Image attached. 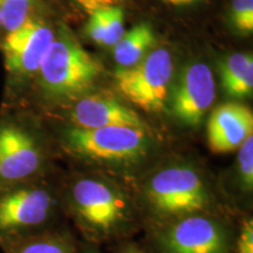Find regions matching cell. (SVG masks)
<instances>
[{
  "label": "cell",
  "instance_id": "9",
  "mask_svg": "<svg viewBox=\"0 0 253 253\" xmlns=\"http://www.w3.org/2000/svg\"><path fill=\"white\" fill-rule=\"evenodd\" d=\"M216 97V84L211 69L195 62L181 73L168 102L173 115L182 123L196 126L202 122Z\"/></svg>",
  "mask_w": 253,
  "mask_h": 253
},
{
  "label": "cell",
  "instance_id": "20",
  "mask_svg": "<svg viewBox=\"0 0 253 253\" xmlns=\"http://www.w3.org/2000/svg\"><path fill=\"white\" fill-rule=\"evenodd\" d=\"M90 18L87 25V33L91 40L97 45L103 46L104 39V26H103V19L101 14L100 8L96 11L90 12Z\"/></svg>",
  "mask_w": 253,
  "mask_h": 253
},
{
  "label": "cell",
  "instance_id": "22",
  "mask_svg": "<svg viewBox=\"0 0 253 253\" xmlns=\"http://www.w3.org/2000/svg\"><path fill=\"white\" fill-rule=\"evenodd\" d=\"M78 5H80L82 8L86 9L88 13L96 11L99 8L108 7V6L118 5L123 0H74Z\"/></svg>",
  "mask_w": 253,
  "mask_h": 253
},
{
  "label": "cell",
  "instance_id": "14",
  "mask_svg": "<svg viewBox=\"0 0 253 253\" xmlns=\"http://www.w3.org/2000/svg\"><path fill=\"white\" fill-rule=\"evenodd\" d=\"M156 38L149 25L142 23L136 25L130 31L125 32L121 39L113 46L115 61L121 68H129L137 65L149 54Z\"/></svg>",
  "mask_w": 253,
  "mask_h": 253
},
{
  "label": "cell",
  "instance_id": "10",
  "mask_svg": "<svg viewBox=\"0 0 253 253\" xmlns=\"http://www.w3.org/2000/svg\"><path fill=\"white\" fill-rule=\"evenodd\" d=\"M169 253H226L225 231L211 218L196 213L179 218L161 235Z\"/></svg>",
  "mask_w": 253,
  "mask_h": 253
},
{
  "label": "cell",
  "instance_id": "7",
  "mask_svg": "<svg viewBox=\"0 0 253 253\" xmlns=\"http://www.w3.org/2000/svg\"><path fill=\"white\" fill-rule=\"evenodd\" d=\"M47 155L38 135L15 120L0 121V189L42 178Z\"/></svg>",
  "mask_w": 253,
  "mask_h": 253
},
{
  "label": "cell",
  "instance_id": "3",
  "mask_svg": "<svg viewBox=\"0 0 253 253\" xmlns=\"http://www.w3.org/2000/svg\"><path fill=\"white\" fill-rule=\"evenodd\" d=\"M151 209L164 218L191 216L209 205L208 186L195 168L175 164L154 173L145 186Z\"/></svg>",
  "mask_w": 253,
  "mask_h": 253
},
{
  "label": "cell",
  "instance_id": "17",
  "mask_svg": "<svg viewBox=\"0 0 253 253\" xmlns=\"http://www.w3.org/2000/svg\"><path fill=\"white\" fill-rule=\"evenodd\" d=\"M104 26V47H113L125 34V12L118 5L100 8Z\"/></svg>",
  "mask_w": 253,
  "mask_h": 253
},
{
  "label": "cell",
  "instance_id": "11",
  "mask_svg": "<svg viewBox=\"0 0 253 253\" xmlns=\"http://www.w3.org/2000/svg\"><path fill=\"white\" fill-rule=\"evenodd\" d=\"M253 132V114L244 104L230 102L217 107L208 122V142L216 154L238 149Z\"/></svg>",
  "mask_w": 253,
  "mask_h": 253
},
{
  "label": "cell",
  "instance_id": "15",
  "mask_svg": "<svg viewBox=\"0 0 253 253\" xmlns=\"http://www.w3.org/2000/svg\"><path fill=\"white\" fill-rule=\"evenodd\" d=\"M6 253H72L68 243L48 232H36L0 242Z\"/></svg>",
  "mask_w": 253,
  "mask_h": 253
},
{
  "label": "cell",
  "instance_id": "6",
  "mask_svg": "<svg viewBox=\"0 0 253 253\" xmlns=\"http://www.w3.org/2000/svg\"><path fill=\"white\" fill-rule=\"evenodd\" d=\"M172 72L169 50L157 48L137 65L118 69L115 84L122 96L134 106L148 113H160L168 102Z\"/></svg>",
  "mask_w": 253,
  "mask_h": 253
},
{
  "label": "cell",
  "instance_id": "8",
  "mask_svg": "<svg viewBox=\"0 0 253 253\" xmlns=\"http://www.w3.org/2000/svg\"><path fill=\"white\" fill-rule=\"evenodd\" d=\"M54 38V32L48 25L30 18L20 27L8 32L2 41L5 68L19 78L36 74Z\"/></svg>",
  "mask_w": 253,
  "mask_h": 253
},
{
  "label": "cell",
  "instance_id": "23",
  "mask_svg": "<svg viewBox=\"0 0 253 253\" xmlns=\"http://www.w3.org/2000/svg\"><path fill=\"white\" fill-rule=\"evenodd\" d=\"M164 2L169 5H173V6H182V5H189L192 4V2L197 1V0H163Z\"/></svg>",
  "mask_w": 253,
  "mask_h": 253
},
{
  "label": "cell",
  "instance_id": "12",
  "mask_svg": "<svg viewBox=\"0 0 253 253\" xmlns=\"http://www.w3.org/2000/svg\"><path fill=\"white\" fill-rule=\"evenodd\" d=\"M74 126L84 129L104 126H131L144 129L145 123L134 109L112 97L87 96L75 104L71 113Z\"/></svg>",
  "mask_w": 253,
  "mask_h": 253
},
{
  "label": "cell",
  "instance_id": "2",
  "mask_svg": "<svg viewBox=\"0 0 253 253\" xmlns=\"http://www.w3.org/2000/svg\"><path fill=\"white\" fill-rule=\"evenodd\" d=\"M62 143L66 150L79 158L116 167L141 162L150 148L144 129L131 126L84 129L73 126L63 132Z\"/></svg>",
  "mask_w": 253,
  "mask_h": 253
},
{
  "label": "cell",
  "instance_id": "5",
  "mask_svg": "<svg viewBox=\"0 0 253 253\" xmlns=\"http://www.w3.org/2000/svg\"><path fill=\"white\" fill-rule=\"evenodd\" d=\"M69 197L81 225L97 236L115 232L130 216V204L125 192L100 177L78 179Z\"/></svg>",
  "mask_w": 253,
  "mask_h": 253
},
{
  "label": "cell",
  "instance_id": "18",
  "mask_svg": "<svg viewBox=\"0 0 253 253\" xmlns=\"http://www.w3.org/2000/svg\"><path fill=\"white\" fill-rule=\"evenodd\" d=\"M231 23L239 33L249 34L253 31V0H232Z\"/></svg>",
  "mask_w": 253,
  "mask_h": 253
},
{
  "label": "cell",
  "instance_id": "21",
  "mask_svg": "<svg viewBox=\"0 0 253 253\" xmlns=\"http://www.w3.org/2000/svg\"><path fill=\"white\" fill-rule=\"evenodd\" d=\"M239 253H253V224L246 220L239 239Z\"/></svg>",
  "mask_w": 253,
  "mask_h": 253
},
{
  "label": "cell",
  "instance_id": "25",
  "mask_svg": "<svg viewBox=\"0 0 253 253\" xmlns=\"http://www.w3.org/2000/svg\"><path fill=\"white\" fill-rule=\"evenodd\" d=\"M0 28H1V18H0Z\"/></svg>",
  "mask_w": 253,
  "mask_h": 253
},
{
  "label": "cell",
  "instance_id": "16",
  "mask_svg": "<svg viewBox=\"0 0 253 253\" xmlns=\"http://www.w3.org/2000/svg\"><path fill=\"white\" fill-rule=\"evenodd\" d=\"M34 0H0L1 27L11 32L30 19Z\"/></svg>",
  "mask_w": 253,
  "mask_h": 253
},
{
  "label": "cell",
  "instance_id": "19",
  "mask_svg": "<svg viewBox=\"0 0 253 253\" xmlns=\"http://www.w3.org/2000/svg\"><path fill=\"white\" fill-rule=\"evenodd\" d=\"M239 178L243 186L251 191L253 186V137L246 138L239 147L238 154Z\"/></svg>",
  "mask_w": 253,
  "mask_h": 253
},
{
  "label": "cell",
  "instance_id": "24",
  "mask_svg": "<svg viewBox=\"0 0 253 253\" xmlns=\"http://www.w3.org/2000/svg\"><path fill=\"white\" fill-rule=\"evenodd\" d=\"M125 253H143L141 251H138V250H135V249H131V250H126Z\"/></svg>",
  "mask_w": 253,
  "mask_h": 253
},
{
  "label": "cell",
  "instance_id": "13",
  "mask_svg": "<svg viewBox=\"0 0 253 253\" xmlns=\"http://www.w3.org/2000/svg\"><path fill=\"white\" fill-rule=\"evenodd\" d=\"M221 84L231 97L244 99L253 91V58L249 53H235L220 65Z\"/></svg>",
  "mask_w": 253,
  "mask_h": 253
},
{
  "label": "cell",
  "instance_id": "1",
  "mask_svg": "<svg viewBox=\"0 0 253 253\" xmlns=\"http://www.w3.org/2000/svg\"><path fill=\"white\" fill-rule=\"evenodd\" d=\"M39 86L48 100L78 96L95 84L102 66L68 32H60L41 63Z\"/></svg>",
  "mask_w": 253,
  "mask_h": 253
},
{
  "label": "cell",
  "instance_id": "4",
  "mask_svg": "<svg viewBox=\"0 0 253 253\" xmlns=\"http://www.w3.org/2000/svg\"><path fill=\"white\" fill-rule=\"evenodd\" d=\"M42 178L0 189V242L40 232L53 217L56 198Z\"/></svg>",
  "mask_w": 253,
  "mask_h": 253
}]
</instances>
